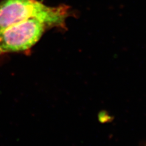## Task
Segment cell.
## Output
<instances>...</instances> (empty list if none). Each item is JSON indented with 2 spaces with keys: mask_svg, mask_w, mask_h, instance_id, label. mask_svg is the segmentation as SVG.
<instances>
[{
  "mask_svg": "<svg viewBox=\"0 0 146 146\" xmlns=\"http://www.w3.org/2000/svg\"><path fill=\"white\" fill-rule=\"evenodd\" d=\"M71 14L67 5L51 7L38 0H3L0 2V31L30 18H37L49 29H65L66 19Z\"/></svg>",
  "mask_w": 146,
  "mask_h": 146,
  "instance_id": "cell-1",
  "label": "cell"
},
{
  "mask_svg": "<svg viewBox=\"0 0 146 146\" xmlns=\"http://www.w3.org/2000/svg\"><path fill=\"white\" fill-rule=\"evenodd\" d=\"M49 28L37 18L18 22L0 31V56L29 51Z\"/></svg>",
  "mask_w": 146,
  "mask_h": 146,
  "instance_id": "cell-2",
  "label": "cell"
}]
</instances>
